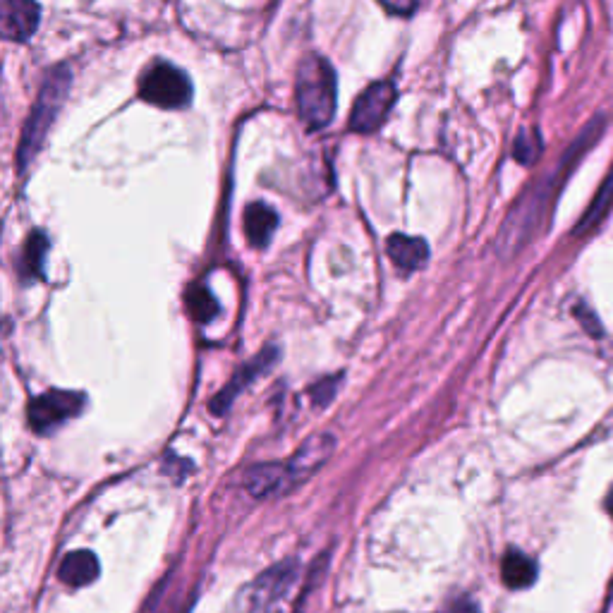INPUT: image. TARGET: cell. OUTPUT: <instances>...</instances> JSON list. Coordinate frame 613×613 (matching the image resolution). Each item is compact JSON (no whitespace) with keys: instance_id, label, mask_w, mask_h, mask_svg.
I'll use <instances>...</instances> for the list:
<instances>
[{"instance_id":"obj_1","label":"cell","mask_w":613,"mask_h":613,"mask_svg":"<svg viewBox=\"0 0 613 613\" xmlns=\"http://www.w3.org/2000/svg\"><path fill=\"white\" fill-rule=\"evenodd\" d=\"M602 130H604V118H594L592 123L582 130V135L570 144L566 156L558 161L554 171L546 173L544 178H539L530 190L518 199V204L513 206V211L508 214L506 223H503L499 233V252L503 257H513L515 252L523 250L527 242L532 240V235L537 233L539 226L544 223L546 214H549L551 204H554L561 185L568 180L570 171L578 166L580 156L597 142Z\"/></svg>"},{"instance_id":"obj_2","label":"cell","mask_w":613,"mask_h":613,"mask_svg":"<svg viewBox=\"0 0 613 613\" xmlns=\"http://www.w3.org/2000/svg\"><path fill=\"white\" fill-rule=\"evenodd\" d=\"M336 72L321 56H307L297 70V108L309 130H321L336 113Z\"/></svg>"},{"instance_id":"obj_3","label":"cell","mask_w":613,"mask_h":613,"mask_svg":"<svg viewBox=\"0 0 613 613\" xmlns=\"http://www.w3.org/2000/svg\"><path fill=\"white\" fill-rule=\"evenodd\" d=\"M72 84V75L68 68H56L48 72V77L41 84L39 96H36V103L29 113L27 125H24L22 137H20V149H17V166L27 168L29 163L34 161V156L39 154V149L44 147V139L51 130L53 120L63 106L65 96H68Z\"/></svg>"},{"instance_id":"obj_4","label":"cell","mask_w":613,"mask_h":613,"mask_svg":"<svg viewBox=\"0 0 613 613\" xmlns=\"http://www.w3.org/2000/svg\"><path fill=\"white\" fill-rule=\"evenodd\" d=\"M139 96L159 108H185L192 101V84L185 72L159 60L139 80Z\"/></svg>"},{"instance_id":"obj_5","label":"cell","mask_w":613,"mask_h":613,"mask_svg":"<svg viewBox=\"0 0 613 613\" xmlns=\"http://www.w3.org/2000/svg\"><path fill=\"white\" fill-rule=\"evenodd\" d=\"M297 578V563L283 561L278 566L264 570L257 580L247 587L245 597V613H271L285 594L290 592L293 582Z\"/></svg>"},{"instance_id":"obj_6","label":"cell","mask_w":613,"mask_h":613,"mask_svg":"<svg viewBox=\"0 0 613 613\" xmlns=\"http://www.w3.org/2000/svg\"><path fill=\"white\" fill-rule=\"evenodd\" d=\"M84 408V396L75 391H48L44 396L34 398L29 403L27 417L34 432L48 434L58 429L60 424L80 415Z\"/></svg>"},{"instance_id":"obj_7","label":"cell","mask_w":613,"mask_h":613,"mask_svg":"<svg viewBox=\"0 0 613 613\" xmlns=\"http://www.w3.org/2000/svg\"><path fill=\"white\" fill-rule=\"evenodd\" d=\"M393 101H396V89H393L391 82L372 84V87L355 101V108H352L350 113V127L355 132L379 130L388 118V113H391Z\"/></svg>"},{"instance_id":"obj_8","label":"cell","mask_w":613,"mask_h":613,"mask_svg":"<svg viewBox=\"0 0 613 613\" xmlns=\"http://www.w3.org/2000/svg\"><path fill=\"white\" fill-rule=\"evenodd\" d=\"M41 10L34 0H5L0 10V29L8 41H29L39 29Z\"/></svg>"},{"instance_id":"obj_9","label":"cell","mask_w":613,"mask_h":613,"mask_svg":"<svg viewBox=\"0 0 613 613\" xmlns=\"http://www.w3.org/2000/svg\"><path fill=\"white\" fill-rule=\"evenodd\" d=\"M297 479L290 472L288 463H264L254 465L245 475V489L254 499H273V496L285 494Z\"/></svg>"},{"instance_id":"obj_10","label":"cell","mask_w":613,"mask_h":613,"mask_svg":"<svg viewBox=\"0 0 613 613\" xmlns=\"http://www.w3.org/2000/svg\"><path fill=\"white\" fill-rule=\"evenodd\" d=\"M333 448H336V439H333L331 434H317L302 443V446L295 451L293 458L288 460L290 472H293V477L297 479V482L312 477L314 472H317L319 467L331 458Z\"/></svg>"},{"instance_id":"obj_11","label":"cell","mask_w":613,"mask_h":613,"mask_svg":"<svg viewBox=\"0 0 613 613\" xmlns=\"http://www.w3.org/2000/svg\"><path fill=\"white\" fill-rule=\"evenodd\" d=\"M276 357H278V350L269 348V350H264L262 355L257 357V360L247 364L245 369H240L238 376H235V379L230 381V384L214 398V403H211V410H214L216 415H223V412H226L230 405H233V400L238 398V393L242 391V388H245L247 384H252V381L257 379L259 374H264L266 369H269L271 364L276 362Z\"/></svg>"},{"instance_id":"obj_12","label":"cell","mask_w":613,"mask_h":613,"mask_svg":"<svg viewBox=\"0 0 613 613\" xmlns=\"http://www.w3.org/2000/svg\"><path fill=\"white\" fill-rule=\"evenodd\" d=\"M99 570V558L91 551H72L60 563L58 578L70 587H84L99 578Z\"/></svg>"},{"instance_id":"obj_13","label":"cell","mask_w":613,"mask_h":613,"mask_svg":"<svg viewBox=\"0 0 613 613\" xmlns=\"http://www.w3.org/2000/svg\"><path fill=\"white\" fill-rule=\"evenodd\" d=\"M278 228V214L262 202H254L245 211V235L252 247H266Z\"/></svg>"},{"instance_id":"obj_14","label":"cell","mask_w":613,"mask_h":613,"mask_svg":"<svg viewBox=\"0 0 613 613\" xmlns=\"http://www.w3.org/2000/svg\"><path fill=\"white\" fill-rule=\"evenodd\" d=\"M388 257L403 271H415L427 262L429 247L422 238H408V235H391L388 240Z\"/></svg>"},{"instance_id":"obj_15","label":"cell","mask_w":613,"mask_h":613,"mask_svg":"<svg viewBox=\"0 0 613 613\" xmlns=\"http://www.w3.org/2000/svg\"><path fill=\"white\" fill-rule=\"evenodd\" d=\"M501 575L511 590H525L537 580V563L523 551L511 549L501 561Z\"/></svg>"},{"instance_id":"obj_16","label":"cell","mask_w":613,"mask_h":613,"mask_svg":"<svg viewBox=\"0 0 613 613\" xmlns=\"http://www.w3.org/2000/svg\"><path fill=\"white\" fill-rule=\"evenodd\" d=\"M611 204H613V166H611L609 175H606V178H604V185L599 187V192H597V194H594L590 209H587V211H585V216L580 218L578 228H575V235L590 233V230H592L594 226H597V223L602 221V218H604L606 214H609Z\"/></svg>"},{"instance_id":"obj_17","label":"cell","mask_w":613,"mask_h":613,"mask_svg":"<svg viewBox=\"0 0 613 613\" xmlns=\"http://www.w3.org/2000/svg\"><path fill=\"white\" fill-rule=\"evenodd\" d=\"M48 254V238L44 233L29 235L27 245H24V259L22 269L24 276H44V262Z\"/></svg>"},{"instance_id":"obj_18","label":"cell","mask_w":613,"mask_h":613,"mask_svg":"<svg viewBox=\"0 0 613 613\" xmlns=\"http://www.w3.org/2000/svg\"><path fill=\"white\" fill-rule=\"evenodd\" d=\"M187 309H190V314L194 319L206 324V321H211L216 317L221 307H218L216 297L211 295L204 285H194L190 293H187Z\"/></svg>"},{"instance_id":"obj_19","label":"cell","mask_w":613,"mask_h":613,"mask_svg":"<svg viewBox=\"0 0 613 613\" xmlns=\"http://www.w3.org/2000/svg\"><path fill=\"white\" fill-rule=\"evenodd\" d=\"M539 154H542V139H539L537 130H525L520 132V137L515 139V147H513V156L520 163H534L539 159Z\"/></svg>"},{"instance_id":"obj_20","label":"cell","mask_w":613,"mask_h":613,"mask_svg":"<svg viewBox=\"0 0 613 613\" xmlns=\"http://www.w3.org/2000/svg\"><path fill=\"white\" fill-rule=\"evenodd\" d=\"M336 388H338V376H336V379H324V381H319V384L312 388L314 403H317V405H326V403H329V400L333 398V393H336Z\"/></svg>"},{"instance_id":"obj_21","label":"cell","mask_w":613,"mask_h":613,"mask_svg":"<svg viewBox=\"0 0 613 613\" xmlns=\"http://www.w3.org/2000/svg\"><path fill=\"white\" fill-rule=\"evenodd\" d=\"M575 314H578L580 324L585 326V331L590 333V336H594V338H599V336H602V326H599V321L594 319V314L590 312V309L580 305V307H575Z\"/></svg>"},{"instance_id":"obj_22","label":"cell","mask_w":613,"mask_h":613,"mask_svg":"<svg viewBox=\"0 0 613 613\" xmlns=\"http://www.w3.org/2000/svg\"><path fill=\"white\" fill-rule=\"evenodd\" d=\"M381 3H384V8L396 12V15H410L415 10L417 0H381Z\"/></svg>"},{"instance_id":"obj_23","label":"cell","mask_w":613,"mask_h":613,"mask_svg":"<svg viewBox=\"0 0 613 613\" xmlns=\"http://www.w3.org/2000/svg\"><path fill=\"white\" fill-rule=\"evenodd\" d=\"M443 613H479V609H477V604L472 602V599L460 597V599H455V602L448 606V609Z\"/></svg>"},{"instance_id":"obj_24","label":"cell","mask_w":613,"mask_h":613,"mask_svg":"<svg viewBox=\"0 0 613 613\" xmlns=\"http://www.w3.org/2000/svg\"><path fill=\"white\" fill-rule=\"evenodd\" d=\"M606 513L613 518V487L609 489V496H606Z\"/></svg>"}]
</instances>
